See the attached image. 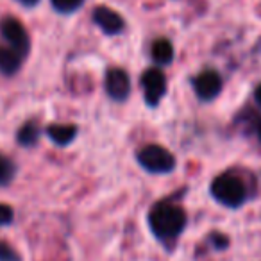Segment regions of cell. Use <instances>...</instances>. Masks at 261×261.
I'll return each instance as SVG.
<instances>
[{
  "label": "cell",
  "instance_id": "cell-1",
  "mask_svg": "<svg viewBox=\"0 0 261 261\" xmlns=\"http://www.w3.org/2000/svg\"><path fill=\"white\" fill-rule=\"evenodd\" d=\"M186 224H188L186 211L174 202H158L149 213L150 231L165 243H170L179 238Z\"/></svg>",
  "mask_w": 261,
  "mask_h": 261
},
{
  "label": "cell",
  "instance_id": "cell-2",
  "mask_svg": "<svg viewBox=\"0 0 261 261\" xmlns=\"http://www.w3.org/2000/svg\"><path fill=\"white\" fill-rule=\"evenodd\" d=\"M211 195L222 206L236 210V207H242L245 204L247 186L238 175L225 172V174H220L218 177L213 179V182H211Z\"/></svg>",
  "mask_w": 261,
  "mask_h": 261
},
{
  "label": "cell",
  "instance_id": "cell-3",
  "mask_svg": "<svg viewBox=\"0 0 261 261\" xmlns=\"http://www.w3.org/2000/svg\"><path fill=\"white\" fill-rule=\"evenodd\" d=\"M140 167L145 168L150 174H168L175 168V158L170 150L158 143H150L138 150L136 154Z\"/></svg>",
  "mask_w": 261,
  "mask_h": 261
},
{
  "label": "cell",
  "instance_id": "cell-4",
  "mask_svg": "<svg viewBox=\"0 0 261 261\" xmlns=\"http://www.w3.org/2000/svg\"><path fill=\"white\" fill-rule=\"evenodd\" d=\"M0 36H2V40H4V43L8 47L15 48L18 54L27 58V54L31 50V40L20 20L13 18V16L2 18V22H0Z\"/></svg>",
  "mask_w": 261,
  "mask_h": 261
},
{
  "label": "cell",
  "instance_id": "cell-5",
  "mask_svg": "<svg viewBox=\"0 0 261 261\" xmlns=\"http://www.w3.org/2000/svg\"><path fill=\"white\" fill-rule=\"evenodd\" d=\"M140 83H142L143 98H145L147 106L156 108L163 100L165 95H167V77H165L163 70L160 66L145 70Z\"/></svg>",
  "mask_w": 261,
  "mask_h": 261
},
{
  "label": "cell",
  "instance_id": "cell-6",
  "mask_svg": "<svg viewBox=\"0 0 261 261\" xmlns=\"http://www.w3.org/2000/svg\"><path fill=\"white\" fill-rule=\"evenodd\" d=\"M193 91L200 102H211L222 91V77L215 70H204L192 81Z\"/></svg>",
  "mask_w": 261,
  "mask_h": 261
},
{
  "label": "cell",
  "instance_id": "cell-7",
  "mask_svg": "<svg viewBox=\"0 0 261 261\" xmlns=\"http://www.w3.org/2000/svg\"><path fill=\"white\" fill-rule=\"evenodd\" d=\"M104 88L109 98H113L115 102H125L130 95V79L125 70L109 68L106 72Z\"/></svg>",
  "mask_w": 261,
  "mask_h": 261
},
{
  "label": "cell",
  "instance_id": "cell-8",
  "mask_svg": "<svg viewBox=\"0 0 261 261\" xmlns=\"http://www.w3.org/2000/svg\"><path fill=\"white\" fill-rule=\"evenodd\" d=\"M93 22L98 29L102 31L108 36H116V34H122L125 29V22L123 18L113 9L106 8V6H98L93 11Z\"/></svg>",
  "mask_w": 261,
  "mask_h": 261
},
{
  "label": "cell",
  "instance_id": "cell-9",
  "mask_svg": "<svg viewBox=\"0 0 261 261\" xmlns=\"http://www.w3.org/2000/svg\"><path fill=\"white\" fill-rule=\"evenodd\" d=\"M23 56L8 45H0V73L4 77H13L20 72L23 63Z\"/></svg>",
  "mask_w": 261,
  "mask_h": 261
},
{
  "label": "cell",
  "instance_id": "cell-10",
  "mask_svg": "<svg viewBox=\"0 0 261 261\" xmlns=\"http://www.w3.org/2000/svg\"><path fill=\"white\" fill-rule=\"evenodd\" d=\"M45 135L59 147H66L68 143H72L77 136V127L72 123H52L45 129Z\"/></svg>",
  "mask_w": 261,
  "mask_h": 261
},
{
  "label": "cell",
  "instance_id": "cell-11",
  "mask_svg": "<svg viewBox=\"0 0 261 261\" xmlns=\"http://www.w3.org/2000/svg\"><path fill=\"white\" fill-rule=\"evenodd\" d=\"M150 56H152V61L156 63L158 66H167L174 61V45L170 43V40L167 38H160L152 43V48H150Z\"/></svg>",
  "mask_w": 261,
  "mask_h": 261
},
{
  "label": "cell",
  "instance_id": "cell-12",
  "mask_svg": "<svg viewBox=\"0 0 261 261\" xmlns=\"http://www.w3.org/2000/svg\"><path fill=\"white\" fill-rule=\"evenodd\" d=\"M41 133H45V129H41L38 125L36 120H29L27 123H23L18 129V135H16V140L22 147H34L38 142H40Z\"/></svg>",
  "mask_w": 261,
  "mask_h": 261
},
{
  "label": "cell",
  "instance_id": "cell-13",
  "mask_svg": "<svg viewBox=\"0 0 261 261\" xmlns=\"http://www.w3.org/2000/svg\"><path fill=\"white\" fill-rule=\"evenodd\" d=\"M15 175H16V165L8 156L0 154V188L11 185Z\"/></svg>",
  "mask_w": 261,
  "mask_h": 261
},
{
  "label": "cell",
  "instance_id": "cell-14",
  "mask_svg": "<svg viewBox=\"0 0 261 261\" xmlns=\"http://www.w3.org/2000/svg\"><path fill=\"white\" fill-rule=\"evenodd\" d=\"M52 8L61 15H72L84 6V0H50Z\"/></svg>",
  "mask_w": 261,
  "mask_h": 261
},
{
  "label": "cell",
  "instance_id": "cell-15",
  "mask_svg": "<svg viewBox=\"0 0 261 261\" xmlns=\"http://www.w3.org/2000/svg\"><path fill=\"white\" fill-rule=\"evenodd\" d=\"M0 261H20V254L9 243L0 242Z\"/></svg>",
  "mask_w": 261,
  "mask_h": 261
},
{
  "label": "cell",
  "instance_id": "cell-16",
  "mask_svg": "<svg viewBox=\"0 0 261 261\" xmlns=\"http://www.w3.org/2000/svg\"><path fill=\"white\" fill-rule=\"evenodd\" d=\"M13 220H15V211H13V207L8 206V204H0V227L9 225Z\"/></svg>",
  "mask_w": 261,
  "mask_h": 261
},
{
  "label": "cell",
  "instance_id": "cell-17",
  "mask_svg": "<svg viewBox=\"0 0 261 261\" xmlns=\"http://www.w3.org/2000/svg\"><path fill=\"white\" fill-rule=\"evenodd\" d=\"M210 242L215 249H220V250L227 249V245H229V238L225 234H222V232H213V234L210 236Z\"/></svg>",
  "mask_w": 261,
  "mask_h": 261
},
{
  "label": "cell",
  "instance_id": "cell-18",
  "mask_svg": "<svg viewBox=\"0 0 261 261\" xmlns=\"http://www.w3.org/2000/svg\"><path fill=\"white\" fill-rule=\"evenodd\" d=\"M18 4H22L23 8H36L40 4V0H16Z\"/></svg>",
  "mask_w": 261,
  "mask_h": 261
},
{
  "label": "cell",
  "instance_id": "cell-19",
  "mask_svg": "<svg viewBox=\"0 0 261 261\" xmlns=\"http://www.w3.org/2000/svg\"><path fill=\"white\" fill-rule=\"evenodd\" d=\"M254 100H256V104L261 108V84L254 90Z\"/></svg>",
  "mask_w": 261,
  "mask_h": 261
},
{
  "label": "cell",
  "instance_id": "cell-20",
  "mask_svg": "<svg viewBox=\"0 0 261 261\" xmlns=\"http://www.w3.org/2000/svg\"><path fill=\"white\" fill-rule=\"evenodd\" d=\"M256 135H257V138H259V142H261V120L257 122V125H256Z\"/></svg>",
  "mask_w": 261,
  "mask_h": 261
}]
</instances>
